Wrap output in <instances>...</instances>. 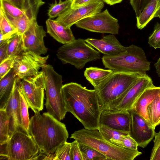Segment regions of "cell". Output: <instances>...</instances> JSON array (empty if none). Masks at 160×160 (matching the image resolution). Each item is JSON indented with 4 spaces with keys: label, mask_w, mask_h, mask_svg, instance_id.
Listing matches in <instances>:
<instances>
[{
    "label": "cell",
    "mask_w": 160,
    "mask_h": 160,
    "mask_svg": "<svg viewBox=\"0 0 160 160\" xmlns=\"http://www.w3.org/2000/svg\"><path fill=\"white\" fill-rule=\"evenodd\" d=\"M61 92L67 112L72 114L84 128L98 130L102 110L96 90L71 82L63 85Z\"/></svg>",
    "instance_id": "cell-1"
},
{
    "label": "cell",
    "mask_w": 160,
    "mask_h": 160,
    "mask_svg": "<svg viewBox=\"0 0 160 160\" xmlns=\"http://www.w3.org/2000/svg\"><path fill=\"white\" fill-rule=\"evenodd\" d=\"M28 132L43 155L54 153L68 137L65 125L48 112L34 113L30 120Z\"/></svg>",
    "instance_id": "cell-2"
},
{
    "label": "cell",
    "mask_w": 160,
    "mask_h": 160,
    "mask_svg": "<svg viewBox=\"0 0 160 160\" xmlns=\"http://www.w3.org/2000/svg\"><path fill=\"white\" fill-rule=\"evenodd\" d=\"M70 138L95 148L105 155L108 160H133L142 153L138 150L120 147L109 142L97 129L84 128L76 131Z\"/></svg>",
    "instance_id": "cell-3"
},
{
    "label": "cell",
    "mask_w": 160,
    "mask_h": 160,
    "mask_svg": "<svg viewBox=\"0 0 160 160\" xmlns=\"http://www.w3.org/2000/svg\"><path fill=\"white\" fill-rule=\"evenodd\" d=\"M102 61L105 68L113 71L145 75L150 69V62L144 50L134 44L127 47L124 52L118 55H104Z\"/></svg>",
    "instance_id": "cell-4"
},
{
    "label": "cell",
    "mask_w": 160,
    "mask_h": 160,
    "mask_svg": "<svg viewBox=\"0 0 160 160\" xmlns=\"http://www.w3.org/2000/svg\"><path fill=\"white\" fill-rule=\"evenodd\" d=\"M0 156L9 160L38 159L40 157L38 147L29 133L18 126L8 141L0 144Z\"/></svg>",
    "instance_id": "cell-5"
},
{
    "label": "cell",
    "mask_w": 160,
    "mask_h": 160,
    "mask_svg": "<svg viewBox=\"0 0 160 160\" xmlns=\"http://www.w3.org/2000/svg\"><path fill=\"white\" fill-rule=\"evenodd\" d=\"M42 69L46 94L45 105L47 110L60 121L65 118L67 112L61 92L63 85L62 76L57 73L52 66L49 64H46Z\"/></svg>",
    "instance_id": "cell-6"
},
{
    "label": "cell",
    "mask_w": 160,
    "mask_h": 160,
    "mask_svg": "<svg viewBox=\"0 0 160 160\" xmlns=\"http://www.w3.org/2000/svg\"><path fill=\"white\" fill-rule=\"evenodd\" d=\"M143 75H144L113 71L95 89L102 110L108 103L126 92L138 77Z\"/></svg>",
    "instance_id": "cell-7"
},
{
    "label": "cell",
    "mask_w": 160,
    "mask_h": 160,
    "mask_svg": "<svg viewBox=\"0 0 160 160\" xmlns=\"http://www.w3.org/2000/svg\"><path fill=\"white\" fill-rule=\"evenodd\" d=\"M56 55L63 64L69 63L78 69L83 68L88 62L100 58L99 52L81 38L60 47Z\"/></svg>",
    "instance_id": "cell-8"
},
{
    "label": "cell",
    "mask_w": 160,
    "mask_h": 160,
    "mask_svg": "<svg viewBox=\"0 0 160 160\" xmlns=\"http://www.w3.org/2000/svg\"><path fill=\"white\" fill-rule=\"evenodd\" d=\"M154 86L152 79L147 74L140 76L126 92L108 103L103 110L112 111H130L145 90Z\"/></svg>",
    "instance_id": "cell-9"
},
{
    "label": "cell",
    "mask_w": 160,
    "mask_h": 160,
    "mask_svg": "<svg viewBox=\"0 0 160 160\" xmlns=\"http://www.w3.org/2000/svg\"><path fill=\"white\" fill-rule=\"evenodd\" d=\"M19 85L29 108L34 113L42 111L45 90L42 71L35 76L20 80Z\"/></svg>",
    "instance_id": "cell-10"
},
{
    "label": "cell",
    "mask_w": 160,
    "mask_h": 160,
    "mask_svg": "<svg viewBox=\"0 0 160 160\" xmlns=\"http://www.w3.org/2000/svg\"><path fill=\"white\" fill-rule=\"evenodd\" d=\"M49 55L42 57L34 52L23 51L17 56L12 69L20 80L38 75L39 70L46 64Z\"/></svg>",
    "instance_id": "cell-11"
},
{
    "label": "cell",
    "mask_w": 160,
    "mask_h": 160,
    "mask_svg": "<svg viewBox=\"0 0 160 160\" xmlns=\"http://www.w3.org/2000/svg\"><path fill=\"white\" fill-rule=\"evenodd\" d=\"M77 27L89 31L112 34H118V20L106 9L92 16L84 18L75 23Z\"/></svg>",
    "instance_id": "cell-12"
},
{
    "label": "cell",
    "mask_w": 160,
    "mask_h": 160,
    "mask_svg": "<svg viewBox=\"0 0 160 160\" xmlns=\"http://www.w3.org/2000/svg\"><path fill=\"white\" fill-rule=\"evenodd\" d=\"M104 6L102 0H94L76 9L70 7L55 20L65 28H70L79 21L101 12Z\"/></svg>",
    "instance_id": "cell-13"
},
{
    "label": "cell",
    "mask_w": 160,
    "mask_h": 160,
    "mask_svg": "<svg viewBox=\"0 0 160 160\" xmlns=\"http://www.w3.org/2000/svg\"><path fill=\"white\" fill-rule=\"evenodd\" d=\"M45 36V31L42 26L38 24L36 19L31 21L28 28L22 35L23 51L45 55L48 51L43 40Z\"/></svg>",
    "instance_id": "cell-14"
},
{
    "label": "cell",
    "mask_w": 160,
    "mask_h": 160,
    "mask_svg": "<svg viewBox=\"0 0 160 160\" xmlns=\"http://www.w3.org/2000/svg\"><path fill=\"white\" fill-rule=\"evenodd\" d=\"M129 111L131 121L129 134L136 142L138 146L144 148L153 139L155 128L132 109Z\"/></svg>",
    "instance_id": "cell-15"
},
{
    "label": "cell",
    "mask_w": 160,
    "mask_h": 160,
    "mask_svg": "<svg viewBox=\"0 0 160 160\" xmlns=\"http://www.w3.org/2000/svg\"><path fill=\"white\" fill-rule=\"evenodd\" d=\"M130 121L129 111H112L104 109L100 116L99 124L129 133Z\"/></svg>",
    "instance_id": "cell-16"
},
{
    "label": "cell",
    "mask_w": 160,
    "mask_h": 160,
    "mask_svg": "<svg viewBox=\"0 0 160 160\" xmlns=\"http://www.w3.org/2000/svg\"><path fill=\"white\" fill-rule=\"evenodd\" d=\"M85 42L105 55L111 56L124 52L127 47L122 45L114 34L104 36L101 39L88 38Z\"/></svg>",
    "instance_id": "cell-17"
},
{
    "label": "cell",
    "mask_w": 160,
    "mask_h": 160,
    "mask_svg": "<svg viewBox=\"0 0 160 160\" xmlns=\"http://www.w3.org/2000/svg\"><path fill=\"white\" fill-rule=\"evenodd\" d=\"M19 80L17 77L12 93L4 108L9 120L10 137L18 126V115L20 96L18 86Z\"/></svg>",
    "instance_id": "cell-18"
},
{
    "label": "cell",
    "mask_w": 160,
    "mask_h": 160,
    "mask_svg": "<svg viewBox=\"0 0 160 160\" xmlns=\"http://www.w3.org/2000/svg\"><path fill=\"white\" fill-rule=\"evenodd\" d=\"M46 22L47 32L58 42L65 44L76 40L70 28H65L55 20L50 18Z\"/></svg>",
    "instance_id": "cell-19"
},
{
    "label": "cell",
    "mask_w": 160,
    "mask_h": 160,
    "mask_svg": "<svg viewBox=\"0 0 160 160\" xmlns=\"http://www.w3.org/2000/svg\"><path fill=\"white\" fill-rule=\"evenodd\" d=\"M160 93V87L146 89L140 95L132 108L135 112L143 117L149 124L147 108L153 99Z\"/></svg>",
    "instance_id": "cell-20"
},
{
    "label": "cell",
    "mask_w": 160,
    "mask_h": 160,
    "mask_svg": "<svg viewBox=\"0 0 160 160\" xmlns=\"http://www.w3.org/2000/svg\"><path fill=\"white\" fill-rule=\"evenodd\" d=\"M17 78L12 68L0 79V109H4L12 93Z\"/></svg>",
    "instance_id": "cell-21"
},
{
    "label": "cell",
    "mask_w": 160,
    "mask_h": 160,
    "mask_svg": "<svg viewBox=\"0 0 160 160\" xmlns=\"http://www.w3.org/2000/svg\"><path fill=\"white\" fill-rule=\"evenodd\" d=\"M113 71L110 69H106L91 67L86 69L84 72V75L86 79L95 89Z\"/></svg>",
    "instance_id": "cell-22"
},
{
    "label": "cell",
    "mask_w": 160,
    "mask_h": 160,
    "mask_svg": "<svg viewBox=\"0 0 160 160\" xmlns=\"http://www.w3.org/2000/svg\"><path fill=\"white\" fill-rule=\"evenodd\" d=\"M160 5V0H152L137 18V27L140 29L144 28L153 18Z\"/></svg>",
    "instance_id": "cell-23"
},
{
    "label": "cell",
    "mask_w": 160,
    "mask_h": 160,
    "mask_svg": "<svg viewBox=\"0 0 160 160\" xmlns=\"http://www.w3.org/2000/svg\"><path fill=\"white\" fill-rule=\"evenodd\" d=\"M20 80H19L18 82L20 96L18 115V125L22 127L29 132L30 119L29 117L28 109L29 107L20 86Z\"/></svg>",
    "instance_id": "cell-24"
},
{
    "label": "cell",
    "mask_w": 160,
    "mask_h": 160,
    "mask_svg": "<svg viewBox=\"0 0 160 160\" xmlns=\"http://www.w3.org/2000/svg\"><path fill=\"white\" fill-rule=\"evenodd\" d=\"M147 113L149 124L155 128L160 123V93L148 106Z\"/></svg>",
    "instance_id": "cell-25"
},
{
    "label": "cell",
    "mask_w": 160,
    "mask_h": 160,
    "mask_svg": "<svg viewBox=\"0 0 160 160\" xmlns=\"http://www.w3.org/2000/svg\"><path fill=\"white\" fill-rule=\"evenodd\" d=\"M45 3L42 0H23L22 10L31 21L36 19L39 8Z\"/></svg>",
    "instance_id": "cell-26"
},
{
    "label": "cell",
    "mask_w": 160,
    "mask_h": 160,
    "mask_svg": "<svg viewBox=\"0 0 160 160\" xmlns=\"http://www.w3.org/2000/svg\"><path fill=\"white\" fill-rule=\"evenodd\" d=\"M0 44L18 33L17 30L11 25L0 10Z\"/></svg>",
    "instance_id": "cell-27"
},
{
    "label": "cell",
    "mask_w": 160,
    "mask_h": 160,
    "mask_svg": "<svg viewBox=\"0 0 160 160\" xmlns=\"http://www.w3.org/2000/svg\"><path fill=\"white\" fill-rule=\"evenodd\" d=\"M23 51L22 35L16 33L9 39L7 58L17 56Z\"/></svg>",
    "instance_id": "cell-28"
},
{
    "label": "cell",
    "mask_w": 160,
    "mask_h": 160,
    "mask_svg": "<svg viewBox=\"0 0 160 160\" xmlns=\"http://www.w3.org/2000/svg\"><path fill=\"white\" fill-rule=\"evenodd\" d=\"M98 130L106 140L114 144L120 140L123 136L129 134L128 132L113 129L102 125H99Z\"/></svg>",
    "instance_id": "cell-29"
},
{
    "label": "cell",
    "mask_w": 160,
    "mask_h": 160,
    "mask_svg": "<svg viewBox=\"0 0 160 160\" xmlns=\"http://www.w3.org/2000/svg\"><path fill=\"white\" fill-rule=\"evenodd\" d=\"M72 0H59L57 2L56 0L54 3L50 5L48 14L49 18L58 17L71 7Z\"/></svg>",
    "instance_id": "cell-30"
},
{
    "label": "cell",
    "mask_w": 160,
    "mask_h": 160,
    "mask_svg": "<svg viewBox=\"0 0 160 160\" xmlns=\"http://www.w3.org/2000/svg\"><path fill=\"white\" fill-rule=\"evenodd\" d=\"M2 12L11 25L17 30L18 34L22 35L28 28L31 21L25 14L20 17L16 18Z\"/></svg>",
    "instance_id": "cell-31"
},
{
    "label": "cell",
    "mask_w": 160,
    "mask_h": 160,
    "mask_svg": "<svg viewBox=\"0 0 160 160\" xmlns=\"http://www.w3.org/2000/svg\"><path fill=\"white\" fill-rule=\"evenodd\" d=\"M79 145L82 153V160H108L107 158L105 155L95 148L79 143Z\"/></svg>",
    "instance_id": "cell-32"
},
{
    "label": "cell",
    "mask_w": 160,
    "mask_h": 160,
    "mask_svg": "<svg viewBox=\"0 0 160 160\" xmlns=\"http://www.w3.org/2000/svg\"><path fill=\"white\" fill-rule=\"evenodd\" d=\"M0 144H2L10 138L9 120L4 109H0Z\"/></svg>",
    "instance_id": "cell-33"
},
{
    "label": "cell",
    "mask_w": 160,
    "mask_h": 160,
    "mask_svg": "<svg viewBox=\"0 0 160 160\" xmlns=\"http://www.w3.org/2000/svg\"><path fill=\"white\" fill-rule=\"evenodd\" d=\"M0 10L14 18H19L24 14L23 10L6 0H0Z\"/></svg>",
    "instance_id": "cell-34"
},
{
    "label": "cell",
    "mask_w": 160,
    "mask_h": 160,
    "mask_svg": "<svg viewBox=\"0 0 160 160\" xmlns=\"http://www.w3.org/2000/svg\"><path fill=\"white\" fill-rule=\"evenodd\" d=\"M71 149V143L65 142L52 154L53 160H72Z\"/></svg>",
    "instance_id": "cell-35"
},
{
    "label": "cell",
    "mask_w": 160,
    "mask_h": 160,
    "mask_svg": "<svg viewBox=\"0 0 160 160\" xmlns=\"http://www.w3.org/2000/svg\"><path fill=\"white\" fill-rule=\"evenodd\" d=\"M114 145L133 150H137L138 146L136 142L129 134L123 136Z\"/></svg>",
    "instance_id": "cell-36"
},
{
    "label": "cell",
    "mask_w": 160,
    "mask_h": 160,
    "mask_svg": "<svg viewBox=\"0 0 160 160\" xmlns=\"http://www.w3.org/2000/svg\"><path fill=\"white\" fill-rule=\"evenodd\" d=\"M148 44L154 49L160 48V23L157 22L155 25L152 33L148 39Z\"/></svg>",
    "instance_id": "cell-37"
},
{
    "label": "cell",
    "mask_w": 160,
    "mask_h": 160,
    "mask_svg": "<svg viewBox=\"0 0 160 160\" xmlns=\"http://www.w3.org/2000/svg\"><path fill=\"white\" fill-rule=\"evenodd\" d=\"M154 146L150 157V160H160V130L158 133L155 132Z\"/></svg>",
    "instance_id": "cell-38"
},
{
    "label": "cell",
    "mask_w": 160,
    "mask_h": 160,
    "mask_svg": "<svg viewBox=\"0 0 160 160\" xmlns=\"http://www.w3.org/2000/svg\"><path fill=\"white\" fill-rule=\"evenodd\" d=\"M152 0H130L136 18L138 17L146 6Z\"/></svg>",
    "instance_id": "cell-39"
},
{
    "label": "cell",
    "mask_w": 160,
    "mask_h": 160,
    "mask_svg": "<svg viewBox=\"0 0 160 160\" xmlns=\"http://www.w3.org/2000/svg\"><path fill=\"white\" fill-rule=\"evenodd\" d=\"M16 57L8 58L0 63V79L6 75L12 68Z\"/></svg>",
    "instance_id": "cell-40"
},
{
    "label": "cell",
    "mask_w": 160,
    "mask_h": 160,
    "mask_svg": "<svg viewBox=\"0 0 160 160\" xmlns=\"http://www.w3.org/2000/svg\"><path fill=\"white\" fill-rule=\"evenodd\" d=\"M71 145L72 160H82L78 142L75 140Z\"/></svg>",
    "instance_id": "cell-41"
},
{
    "label": "cell",
    "mask_w": 160,
    "mask_h": 160,
    "mask_svg": "<svg viewBox=\"0 0 160 160\" xmlns=\"http://www.w3.org/2000/svg\"><path fill=\"white\" fill-rule=\"evenodd\" d=\"M9 39L0 44V63L8 58L7 51Z\"/></svg>",
    "instance_id": "cell-42"
},
{
    "label": "cell",
    "mask_w": 160,
    "mask_h": 160,
    "mask_svg": "<svg viewBox=\"0 0 160 160\" xmlns=\"http://www.w3.org/2000/svg\"><path fill=\"white\" fill-rule=\"evenodd\" d=\"M94 0H72L71 7L75 9L85 5Z\"/></svg>",
    "instance_id": "cell-43"
},
{
    "label": "cell",
    "mask_w": 160,
    "mask_h": 160,
    "mask_svg": "<svg viewBox=\"0 0 160 160\" xmlns=\"http://www.w3.org/2000/svg\"><path fill=\"white\" fill-rule=\"evenodd\" d=\"M22 10L23 0H6Z\"/></svg>",
    "instance_id": "cell-44"
},
{
    "label": "cell",
    "mask_w": 160,
    "mask_h": 160,
    "mask_svg": "<svg viewBox=\"0 0 160 160\" xmlns=\"http://www.w3.org/2000/svg\"><path fill=\"white\" fill-rule=\"evenodd\" d=\"M156 69V72L158 76L160 78V57L154 64Z\"/></svg>",
    "instance_id": "cell-45"
},
{
    "label": "cell",
    "mask_w": 160,
    "mask_h": 160,
    "mask_svg": "<svg viewBox=\"0 0 160 160\" xmlns=\"http://www.w3.org/2000/svg\"><path fill=\"white\" fill-rule=\"evenodd\" d=\"M104 2L110 5L120 3L122 0H102Z\"/></svg>",
    "instance_id": "cell-46"
},
{
    "label": "cell",
    "mask_w": 160,
    "mask_h": 160,
    "mask_svg": "<svg viewBox=\"0 0 160 160\" xmlns=\"http://www.w3.org/2000/svg\"><path fill=\"white\" fill-rule=\"evenodd\" d=\"M156 17H158L160 18V5L158 9H157V10L155 12V13L153 16V18Z\"/></svg>",
    "instance_id": "cell-47"
}]
</instances>
